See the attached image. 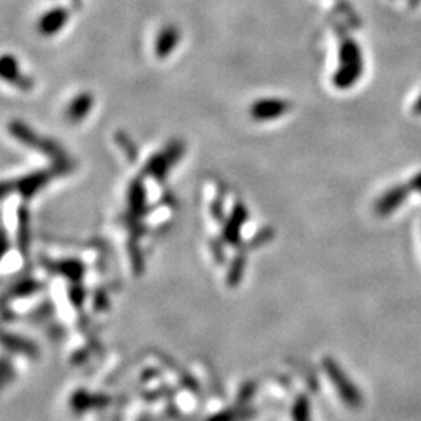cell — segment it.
I'll return each mask as SVG.
<instances>
[{"instance_id":"1","label":"cell","mask_w":421,"mask_h":421,"mask_svg":"<svg viewBox=\"0 0 421 421\" xmlns=\"http://www.w3.org/2000/svg\"><path fill=\"white\" fill-rule=\"evenodd\" d=\"M362 56L359 47L349 39L340 47V69L334 75V83L339 88H348L359 80L362 74Z\"/></svg>"},{"instance_id":"7","label":"cell","mask_w":421,"mask_h":421,"mask_svg":"<svg viewBox=\"0 0 421 421\" xmlns=\"http://www.w3.org/2000/svg\"><path fill=\"white\" fill-rule=\"evenodd\" d=\"M412 111H413V114H421V94L415 98V102H413Z\"/></svg>"},{"instance_id":"3","label":"cell","mask_w":421,"mask_h":421,"mask_svg":"<svg viewBox=\"0 0 421 421\" xmlns=\"http://www.w3.org/2000/svg\"><path fill=\"white\" fill-rule=\"evenodd\" d=\"M410 192L409 186H395L390 188L387 192L380 197L376 203V212L381 216H389L394 211H396L399 206L404 203V200L408 198Z\"/></svg>"},{"instance_id":"4","label":"cell","mask_w":421,"mask_h":421,"mask_svg":"<svg viewBox=\"0 0 421 421\" xmlns=\"http://www.w3.org/2000/svg\"><path fill=\"white\" fill-rule=\"evenodd\" d=\"M178 42H180V32H178V28L174 25L164 27L160 32L158 38H156V44H155L156 55H158L160 58H166V56H169L174 52V48L178 46Z\"/></svg>"},{"instance_id":"2","label":"cell","mask_w":421,"mask_h":421,"mask_svg":"<svg viewBox=\"0 0 421 421\" xmlns=\"http://www.w3.org/2000/svg\"><path fill=\"white\" fill-rule=\"evenodd\" d=\"M67 20L69 10L64 8V6H56V8L48 10L42 14V18L38 22V28L44 37H53V34L58 33L67 24Z\"/></svg>"},{"instance_id":"6","label":"cell","mask_w":421,"mask_h":421,"mask_svg":"<svg viewBox=\"0 0 421 421\" xmlns=\"http://www.w3.org/2000/svg\"><path fill=\"white\" fill-rule=\"evenodd\" d=\"M330 373H331V376H332L334 382L337 384L339 387H340V394H342V396H344L345 401H348V404H351V406L358 404V403H359V394H358V391H356V389L353 387V384H351V382H348V381L345 380V376L339 372V368L330 367Z\"/></svg>"},{"instance_id":"5","label":"cell","mask_w":421,"mask_h":421,"mask_svg":"<svg viewBox=\"0 0 421 421\" xmlns=\"http://www.w3.org/2000/svg\"><path fill=\"white\" fill-rule=\"evenodd\" d=\"M287 108V105L284 102H280V100L270 98V100H259L256 102L252 108V114L254 119L258 120H272L275 117L280 116Z\"/></svg>"}]
</instances>
